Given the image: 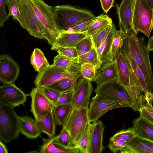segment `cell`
Masks as SVG:
<instances>
[{"instance_id":"6da1fadb","label":"cell","mask_w":153,"mask_h":153,"mask_svg":"<svg viewBox=\"0 0 153 153\" xmlns=\"http://www.w3.org/2000/svg\"><path fill=\"white\" fill-rule=\"evenodd\" d=\"M137 34H127L120 50L125 56L133 59L143 71L149 92L153 95V74L149 58V51L144 38Z\"/></svg>"},{"instance_id":"7a4b0ae2","label":"cell","mask_w":153,"mask_h":153,"mask_svg":"<svg viewBox=\"0 0 153 153\" xmlns=\"http://www.w3.org/2000/svg\"><path fill=\"white\" fill-rule=\"evenodd\" d=\"M22 27L35 37L46 39L51 46L54 42L48 31L38 17L29 0H19Z\"/></svg>"},{"instance_id":"3957f363","label":"cell","mask_w":153,"mask_h":153,"mask_svg":"<svg viewBox=\"0 0 153 153\" xmlns=\"http://www.w3.org/2000/svg\"><path fill=\"white\" fill-rule=\"evenodd\" d=\"M57 25L61 30L66 31L82 22L96 17L90 11L69 5L53 7Z\"/></svg>"},{"instance_id":"277c9868","label":"cell","mask_w":153,"mask_h":153,"mask_svg":"<svg viewBox=\"0 0 153 153\" xmlns=\"http://www.w3.org/2000/svg\"><path fill=\"white\" fill-rule=\"evenodd\" d=\"M20 133L19 119L14 108L0 102V139L6 143L17 139Z\"/></svg>"},{"instance_id":"5b68a950","label":"cell","mask_w":153,"mask_h":153,"mask_svg":"<svg viewBox=\"0 0 153 153\" xmlns=\"http://www.w3.org/2000/svg\"><path fill=\"white\" fill-rule=\"evenodd\" d=\"M132 21L136 33L140 32L149 37L153 29V9L146 0H134Z\"/></svg>"},{"instance_id":"8992f818","label":"cell","mask_w":153,"mask_h":153,"mask_svg":"<svg viewBox=\"0 0 153 153\" xmlns=\"http://www.w3.org/2000/svg\"><path fill=\"white\" fill-rule=\"evenodd\" d=\"M94 91L96 94L104 99L126 103L136 111L134 103L126 88L117 81L97 85Z\"/></svg>"},{"instance_id":"52a82bcc","label":"cell","mask_w":153,"mask_h":153,"mask_svg":"<svg viewBox=\"0 0 153 153\" xmlns=\"http://www.w3.org/2000/svg\"><path fill=\"white\" fill-rule=\"evenodd\" d=\"M88 121V108L77 109L74 107L62 126L69 132L74 146L77 147Z\"/></svg>"},{"instance_id":"ba28073f","label":"cell","mask_w":153,"mask_h":153,"mask_svg":"<svg viewBox=\"0 0 153 153\" xmlns=\"http://www.w3.org/2000/svg\"><path fill=\"white\" fill-rule=\"evenodd\" d=\"M29 1L38 17L50 34L54 44L63 30L57 25L53 7L48 5L43 0Z\"/></svg>"},{"instance_id":"9c48e42d","label":"cell","mask_w":153,"mask_h":153,"mask_svg":"<svg viewBox=\"0 0 153 153\" xmlns=\"http://www.w3.org/2000/svg\"><path fill=\"white\" fill-rule=\"evenodd\" d=\"M80 72L66 70L53 64L50 65L42 72L38 73L34 81L36 87L47 86L63 78H78Z\"/></svg>"},{"instance_id":"30bf717a","label":"cell","mask_w":153,"mask_h":153,"mask_svg":"<svg viewBox=\"0 0 153 153\" xmlns=\"http://www.w3.org/2000/svg\"><path fill=\"white\" fill-rule=\"evenodd\" d=\"M122 107H130L127 104L104 99L96 94L91 99L88 108L89 121L95 122L108 111Z\"/></svg>"},{"instance_id":"8fae6325","label":"cell","mask_w":153,"mask_h":153,"mask_svg":"<svg viewBox=\"0 0 153 153\" xmlns=\"http://www.w3.org/2000/svg\"><path fill=\"white\" fill-rule=\"evenodd\" d=\"M91 81L81 75L78 78L74 89V107L77 108H88L90 98L93 90Z\"/></svg>"},{"instance_id":"7c38bea8","label":"cell","mask_w":153,"mask_h":153,"mask_svg":"<svg viewBox=\"0 0 153 153\" xmlns=\"http://www.w3.org/2000/svg\"><path fill=\"white\" fill-rule=\"evenodd\" d=\"M30 96L31 99V111L35 118L45 115L53 111L54 105L46 97L39 87L33 88Z\"/></svg>"},{"instance_id":"4fadbf2b","label":"cell","mask_w":153,"mask_h":153,"mask_svg":"<svg viewBox=\"0 0 153 153\" xmlns=\"http://www.w3.org/2000/svg\"><path fill=\"white\" fill-rule=\"evenodd\" d=\"M27 95L14 83L5 84L0 87V102L13 108L25 105Z\"/></svg>"},{"instance_id":"5bb4252c","label":"cell","mask_w":153,"mask_h":153,"mask_svg":"<svg viewBox=\"0 0 153 153\" xmlns=\"http://www.w3.org/2000/svg\"><path fill=\"white\" fill-rule=\"evenodd\" d=\"M20 74L17 63L9 56H0V80L5 84L14 83Z\"/></svg>"},{"instance_id":"9a60e30c","label":"cell","mask_w":153,"mask_h":153,"mask_svg":"<svg viewBox=\"0 0 153 153\" xmlns=\"http://www.w3.org/2000/svg\"><path fill=\"white\" fill-rule=\"evenodd\" d=\"M133 1L122 0L120 5L117 4L116 5L119 27L120 29L124 30L127 34L136 33L134 29L132 21Z\"/></svg>"},{"instance_id":"2e32d148","label":"cell","mask_w":153,"mask_h":153,"mask_svg":"<svg viewBox=\"0 0 153 153\" xmlns=\"http://www.w3.org/2000/svg\"><path fill=\"white\" fill-rule=\"evenodd\" d=\"M105 126L101 120L90 124L89 153H101L103 148L102 144Z\"/></svg>"},{"instance_id":"e0dca14e","label":"cell","mask_w":153,"mask_h":153,"mask_svg":"<svg viewBox=\"0 0 153 153\" xmlns=\"http://www.w3.org/2000/svg\"><path fill=\"white\" fill-rule=\"evenodd\" d=\"M122 153H153V142L136 136L119 152Z\"/></svg>"},{"instance_id":"ac0fdd59","label":"cell","mask_w":153,"mask_h":153,"mask_svg":"<svg viewBox=\"0 0 153 153\" xmlns=\"http://www.w3.org/2000/svg\"><path fill=\"white\" fill-rule=\"evenodd\" d=\"M118 80L116 60L102 65L97 71L95 82L97 85L110 81H118Z\"/></svg>"},{"instance_id":"d6986e66","label":"cell","mask_w":153,"mask_h":153,"mask_svg":"<svg viewBox=\"0 0 153 153\" xmlns=\"http://www.w3.org/2000/svg\"><path fill=\"white\" fill-rule=\"evenodd\" d=\"M43 144L39 152L41 153H80L77 147L73 146L65 147L58 143L54 137L49 139L42 138Z\"/></svg>"},{"instance_id":"ffe728a7","label":"cell","mask_w":153,"mask_h":153,"mask_svg":"<svg viewBox=\"0 0 153 153\" xmlns=\"http://www.w3.org/2000/svg\"><path fill=\"white\" fill-rule=\"evenodd\" d=\"M118 82L126 88L129 86L131 68L124 55L120 50L116 59Z\"/></svg>"},{"instance_id":"44dd1931","label":"cell","mask_w":153,"mask_h":153,"mask_svg":"<svg viewBox=\"0 0 153 153\" xmlns=\"http://www.w3.org/2000/svg\"><path fill=\"white\" fill-rule=\"evenodd\" d=\"M132 125L136 136L153 142V123L140 116L133 120Z\"/></svg>"},{"instance_id":"7402d4cb","label":"cell","mask_w":153,"mask_h":153,"mask_svg":"<svg viewBox=\"0 0 153 153\" xmlns=\"http://www.w3.org/2000/svg\"><path fill=\"white\" fill-rule=\"evenodd\" d=\"M20 133L27 138L36 139L41 132L35 119L27 117L19 116Z\"/></svg>"},{"instance_id":"603a6c76","label":"cell","mask_w":153,"mask_h":153,"mask_svg":"<svg viewBox=\"0 0 153 153\" xmlns=\"http://www.w3.org/2000/svg\"><path fill=\"white\" fill-rule=\"evenodd\" d=\"M87 36L85 33H69L63 31L51 49L57 47H76L78 42Z\"/></svg>"},{"instance_id":"cb8c5ba5","label":"cell","mask_w":153,"mask_h":153,"mask_svg":"<svg viewBox=\"0 0 153 153\" xmlns=\"http://www.w3.org/2000/svg\"><path fill=\"white\" fill-rule=\"evenodd\" d=\"M35 118L41 133H45L50 138L54 137L56 125L53 111L45 115L38 116Z\"/></svg>"},{"instance_id":"d4e9b609","label":"cell","mask_w":153,"mask_h":153,"mask_svg":"<svg viewBox=\"0 0 153 153\" xmlns=\"http://www.w3.org/2000/svg\"><path fill=\"white\" fill-rule=\"evenodd\" d=\"M126 88L134 103L136 111H138L145 102L144 95L138 88L137 80L131 69L129 86Z\"/></svg>"},{"instance_id":"484cf974","label":"cell","mask_w":153,"mask_h":153,"mask_svg":"<svg viewBox=\"0 0 153 153\" xmlns=\"http://www.w3.org/2000/svg\"><path fill=\"white\" fill-rule=\"evenodd\" d=\"M114 25L113 24L110 31L97 50L99 59L102 65L111 62L110 52Z\"/></svg>"},{"instance_id":"4316f807","label":"cell","mask_w":153,"mask_h":153,"mask_svg":"<svg viewBox=\"0 0 153 153\" xmlns=\"http://www.w3.org/2000/svg\"><path fill=\"white\" fill-rule=\"evenodd\" d=\"M127 33L122 29L117 30L115 25L114 27L113 39L110 52V59L111 62L116 60L121 48Z\"/></svg>"},{"instance_id":"83f0119b","label":"cell","mask_w":153,"mask_h":153,"mask_svg":"<svg viewBox=\"0 0 153 153\" xmlns=\"http://www.w3.org/2000/svg\"><path fill=\"white\" fill-rule=\"evenodd\" d=\"M54 65L69 71L81 73V65L78 58L72 59L59 54L53 59Z\"/></svg>"},{"instance_id":"f1b7e54d","label":"cell","mask_w":153,"mask_h":153,"mask_svg":"<svg viewBox=\"0 0 153 153\" xmlns=\"http://www.w3.org/2000/svg\"><path fill=\"white\" fill-rule=\"evenodd\" d=\"M30 62L38 73L42 72L50 65L44 53L39 49L35 48L31 56Z\"/></svg>"},{"instance_id":"f546056e","label":"cell","mask_w":153,"mask_h":153,"mask_svg":"<svg viewBox=\"0 0 153 153\" xmlns=\"http://www.w3.org/2000/svg\"><path fill=\"white\" fill-rule=\"evenodd\" d=\"M74 107L73 103H69L54 106L53 111L56 125H63Z\"/></svg>"},{"instance_id":"4dcf8cb0","label":"cell","mask_w":153,"mask_h":153,"mask_svg":"<svg viewBox=\"0 0 153 153\" xmlns=\"http://www.w3.org/2000/svg\"><path fill=\"white\" fill-rule=\"evenodd\" d=\"M111 23L112 21L111 18L106 15L101 14L94 18L92 24L85 33L91 36Z\"/></svg>"},{"instance_id":"1f68e13d","label":"cell","mask_w":153,"mask_h":153,"mask_svg":"<svg viewBox=\"0 0 153 153\" xmlns=\"http://www.w3.org/2000/svg\"><path fill=\"white\" fill-rule=\"evenodd\" d=\"M93 46L91 38L88 36L77 43L75 47L78 54V59L79 64L81 65L84 62L87 54Z\"/></svg>"},{"instance_id":"d6a6232c","label":"cell","mask_w":153,"mask_h":153,"mask_svg":"<svg viewBox=\"0 0 153 153\" xmlns=\"http://www.w3.org/2000/svg\"><path fill=\"white\" fill-rule=\"evenodd\" d=\"M78 79L63 78L47 86L56 90L61 94L74 90Z\"/></svg>"},{"instance_id":"836d02e7","label":"cell","mask_w":153,"mask_h":153,"mask_svg":"<svg viewBox=\"0 0 153 153\" xmlns=\"http://www.w3.org/2000/svg\"><path fill=\"white\" fill-rule=\"evenodd\" d=\"M91 123L88 121L78 143L77 147L80 153H89Z\"/></svg>"},{"instance_id":"e575fe53","label":"cell","mask_w":153,"mask_h":153,"mask_svg":"<svg viewBox=\"0 0 153 153\" xmlns=\"http://www.w3.org/2000/svg\"><path fill=\"white\" fill-rule=\"evenodd\" d=\"M113 24L111 23L108 25L97 33L90 36L94 46L96 50L110 31Z\"/></svg>"},{"instance_id":"d590c367","label":"cell","mask_w":153,"mask_h":153,"mask_svg":"<svg viewBox=\"0 0 153 153\" xmlns=\"http://www.w3.org/2000/svg\"><path fill=\"white\" fill-rule=\"evenodd\" d=\"M81 65V73L84 78L92 82H95L97 69L94 65L87 63Z\"/></svg>"},{"instance_id":"8d00e7d4","label":"cell","mask_w":153,"mask_h":153,"mask_svg":"<svg viewBox=\"0 0 153 153\" xmlns=\"http://www.w3.org/2000/svg\"><path fill=\"white\" fill-rule=\"evenodd\" d=\"M7 5L8 9V16L19 22L21 19L19 0H8Z\"/></svg>"},{"instance_id":"74e56055","label":"cell","mask_w":153,"mask_h":153,"mask_svg":"<svg viewBox=\"0 0 153 153\" xmlns=\"http://www.w3.org/2000/svg\"><path fill=\"white\" fill-rule=\"evenodd\" d=\"M55 140L59 143L67 147L73 146L71 136L65 128H62L59 134L54 137Z\"/></svg>"},{"instance_id":"f35d334b","label":"cell","mask_w":153,"mask_h":153,"mask_svg":"<svg viewBox=\"0 0 153 153\" xmlns=\"http://www.w3.org/2000/svg\"><path fill=\"white\" fill-rule=\"evenodd\" d=\"M84 63H90L94 65L97 71L101 67L102 63L99 59L97 50L94 46L87 54Z\"/></svg>"},{"instance_id":"ab89813d","label":"cell","mask_w":153,"mask_h":153,"mask_svg":"<svg viewBox=\"0 0 153 153\" xmlns=\"http://www.w3.org/2000/svg\"><path fill=\"white\" fill-rule=\"evenodd\" d=\"M136 135L133 127L122 130L116 133L111 137L123 140L127 143L131 141Z\"/></svg>"},{"instance_id":"60d3db41","label":"cell","mask_w":153,"mask_h":153,"mask_svg":"<svg viewBox=\"0 0 153 153\" xmlns=\"http://www.w3.org/2000/svg\"><path fill=\"white\" fill-rule=\"evenodd\" d=\"M51 50L56 51L58 54L70 58H78V54L75 47H57Z\"/></svg>"},{"instance_id":"b9f144b4","label":"cell","mask_w":153,"mask_h":153,"mask_svg":"<svg viewBox=\"0 0 153 153\" xmlns=\"http://www.w3.org/2000/svg\"><path fill=\"white\" fill-rule=\"evenodd\" d=\"M140 116L146 119L153 123V107L152 103H145L139 109Z\"/></svg>"},{"instance_id":"7bdbcfd3","label":"cell","mask_w":153,"mask_h":153,"mask_svg":"<svg viewBox=\"0 0 153 153\" xmlns=\"http://www.w3.org/2000/svg\"><path fill=\"white\" fill-rule=\"evenodd\" d=\"M94 19L82 22L65 31L69 33H85L92 24Z\"/></svg>"},{"instance_id":"ee69618b","label":"cell","mask_w":153,"mask_h":153,"mask_svg":"<svg viewBox=\"0 0 153 153\" xmlns=\"http://www.w3.org/2000/svg\"><path fill=\"white\" fill-rule=\"evenodd\" d=\"M127 143L122 140L111 137L109 139L108 147L112 152L115 153L123 149Z\"/></svg>"},{"instance_id":"f6af8a7d","label":"cell","mask_w":153,"mask_h":153,"mask_svg":"<svg viewBox=\"0 0 153 153\" xmlns=\"http://www.w3.org/2000/svg\"><path fill=\"white\" fill-rule=\"evenodd\" d=\"M74 89L61 93L58 99L53 103L54 106L67 104L74 103Z\"/></svg>"},{"instance_id":"bcb514c9","label":"cell","mask_w":153,"mask_h":153,"mask_svg":"<svg viewBox=\"0 0 153 153\" xmlns=\"http://www.w3.org/2000/svg\"><path fill=\"white\" fill-rule=\"evenodd\" d=\"M46 97L53 103L58 99L61 93L48 86L39 87Z\"/></svg>"},{"instance_id":"7dc6e473","label":"cell","mask_w":153,"mask_h":153,"mask_svg":"<svg viewBox=\"0 0 153 153\" xmlns=\"http://www.w3.org/2000/svg\"><path fill=\"white\" fill-rule=\"evenodd\" d=\"M8 0H0V26L2 27L5 21L8 19V14L6 11V6Z\"/></svg>"},{"instance_id":"c3c4849f","label":"cell","mask_w":153,"mask_h":153,"mask_svg":"<svg viewBox=\"0 0 153 153\" xmlns=\"http://www.w3.org/2000/svg\"><path fill=\"white\" fill-rule=\"evenodd\" d=\"M100 1L102 8L106 14L114 6V0H100Z\"/></svg>"},{"instance_id":"681fc988","label":"cell","mask_w":153,"mask_h":153,"mask_svg":"<svg viewBox=\"0 0 153 153\" xmlns=\"http://www.w3.org/2000/svg\"><path fill=\"white\" fill-rule=\"evenodd\" d=\"M146 46L149 51H153V35L148 40Z\"/></svg>"},{"instance_id":"f907efd6","label":"cell","mask_w":153,"mask_h":153,"mask_svg":"<svg viewBox=\"0 0 153 153\" xmlns=\"http://www.w3.org/2000/svg\"><path fill=\"white\" fill-rule=\"evenodd\" d=\"M8 151L4 145L0 141V153H8Z\"/></svg>"},{"instance_id":"816d5d0a","label":"cell","mask_w":153,"mask_h":153,"mask_svg":"<svg viewBox=\"0 0 153 153\" xmlns=\"http://www.w3.org/2000/svg\"><path fill=\"white\" fill-rule=\"evenodd\" d=\"M146 0L151 8L153 9V0Z\"/></svg>"}]
</instances>
